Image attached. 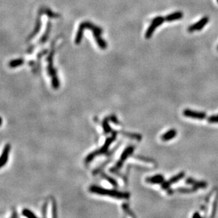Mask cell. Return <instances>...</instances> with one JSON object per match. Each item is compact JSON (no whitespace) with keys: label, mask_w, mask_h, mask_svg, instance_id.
<instances>
[{"label":"cell","mask_w":218,"mask_h":218,"mask_svg":"<svg viewBox=\"0 0 218 218\" xmlns=\"http://www.w3.org/2000/svg\"><path fill=\"white\" fill-rule=\"evenodd\" d=\"M85 29H88L93 32L94 37L96 40L97 45L101 49H106L107 48V43L104 40L101 38V33H103V30L100 28L97 27V26L94 25L93 23H90V22L85 21L81 23L79 27V30L76 33V36L75 42L76 44H79L81 43L82 37H83V30Z\"/></svg>","instance_id":"6da1fadb"},{"label":"cell","mask_w":218,"mask_h":218,"mask_svg":"<svg viewBox=\"0 0 218 218\" xmlns=\"http://www.w3.org/2000/svg\"><path fill=\"white\" fill-rule=\"evenodd\" d=\"M89 191L97 195L115 198L119 200H127L131 197V194L129 192L120 191L116 189H107L95 185L89 187Z\"/></svg>","instance_id":"7a4b0ae2"},{"label":"cell","mask_w":218,"mask_h":218,"mask_svg":"<svg viewBox=\"0 0 218 218\" xmlns=\"http://www.w3.org/2000/svg\"><path fill=\"white\" fill-rule=\"evenodd\" d=\"M116 136H117V133L113 130L112 135L106 140L105 143V144H104V145L103 146V147H102L100 149H97V150L90 153L89 155L87 156L86 158H85V162L86 164H88L90 162H91V161L94 159V158H95V157H97V156L104 155V154L107 153L108 149H109V146H110L111 144L115 140Z\"/></svg>","instance_id":"3957f363"},{"label":"cell","mask_w":218,"mask_h":218,"mask_svg":"<svg viewBox=\"0 0 218 218\" xmlns=\"http://www.w3.org/2000/svg\"><path fill=\"white\" fill-rule=\"evenodd\" d=\"M53 51L51 52L49 55L48 56L47 61L48 63L47 65V72L49 73V75L52 77V87L54 89H57L59 87V81L58 79L57 73H56L55 69L53 67V55H54Z\"/></svg>","instance_id":"277c9868"},{"label":"cell","mask_w":218,"mask_h":218,"mask_svg":"<svg viewBox=\"0 0 218 218\" xmlns=\"http://www.w3.org/2000/svg\"><path fill=\"white\" fill-rule=\"evenodd\" d=\"M165 21V17H155V19L152 21L151 24L150 25L148 29L146 32H145V38H147V39L151 38L152 35H153L154 31H155V29H157L158 26H160L163 24V23Z\"/></svg>","instance_id":"5b68a950"},{"label":"cell","mask_w":218,"mask_h":218,"mask_svg":"<svg viewBox=\"0 0 218 218\" xmlns=\"http://www.w3.org/2000/svg\"><path fill=\"white\" fill-rule=\"evenodd\" d=\"M134 149H135V147L132 145H130V146H129V147H127V148H126L124 150L122 154H121L119 160L115 164V167H114L113 169H111V170H114V171H115V170H118V169H121V167L123 166L124 162L126 160H127V158L130 157L131 154L133 152Z\"/></svg>","instance_id":"8992f818"},{"label":"cell","mask_w":218,"mask_h":218,"mask_svg":"<svg viewBox=\"0 0 218 218\" xmlns=\"http://www.w3.org/2000/svg\"><path fill=\"white\" fill-rule=\"evenodd\" d=\"M183 114L186 117L198 120H203L206 118V113L205 112L196 111L191 109H185L183 111Z\"/></svg>","instance_id":"52a82bcc"},{"label":"cell","mask_w":218,"mask_h":218,"mask_svg":"<svg viewBox=\"0 0 218 218\" xmlns=\"http://www.w3.org/2000/svg\"><path fill=\"white\" fill-rule=\"evenodd\" d=\"M209 21V18L207 17H205L200 20L199 21L196 22V23H194V24L190 26L188 29V31L190 32V33H193V32L196 31H201V30L203 29V27H205V26L208 23Z\"/></svg>","instance_id":"ba28073f"},{"label":"cell","mask_w":218,"mask_h":218,"mask_svg":"<svg viewBox=\"0 0 218 218\" xmlns=\"http://www.w3.org/2000/svg\"><path fill=\"white\" fill-rule=\"evenodd\" d=\"M10 150H11V146H10L9 144H7L4 146V148L2 154H1V160H0V167H1V168H2L7 163L8 159H9Z\"/></svg>","instance_id":"9c48e42d"},{"label":"cell","mask_w":218,"mask_h":218,"mask_svg":"<svg viewBox=\"0 0 218 218\" xmlns=\"http://www.w3.org/2000/svg\"><path fill=\"white\" fill-rule=\"evenodd\" d=\"M145 181L146 183H151V184H162L165 181V179L162 174H156L153 177L146 178Z\"/></svg>","instance_id":"30bf717a"},{"label":"cell","mask_w":218,"mask_h":218,"mask_svg":"<svg viewBox=\"0 0 218 218\" xmlns=\"http://www.w3.org/2000/svg\"><path fill=\"white\" fill-rule=\"evenodd\" d=\"M186 182L188 184L192 185L193 187L196 188V189H205L208 186V183L205 181H199L193 179H191V178H188L186 180Z\"/></svg>","instance_id":"8fae6325"},{"label":"cell","mask_w":218,"mask_h":218,"mask_svg":"<svg viewBox=\"0 0 218 218\" xmlns=\"http://www.w3.org/2000/svg\"><path fill=\"white\" fill-rule=\"evenodd\" d=\"M177 130H176L175 129H171L161 136V140L164 142L171 140L172 139L175 138L176 136H177Z\"/></svg>","instance_id":"7c38bea8"},{"label":"cell","mask_w":218,"mask_h":218,"mask_svg":"<svg viewBox=\"0 0 218 218\" xmlns=\"http://www.w3.org/2000/svg\"><path fill=\"white\" fill-rule=\"evenodd\" d=\"M183 16L184 14L181 12V11H177V12L172 13L171 14L167 15V17H165V21H173L182 19Z\"/></svg>","instance_id":"4fadbf2b"},{"label":"cell","mask_w":218,"mask_h":218,"mask_svg":"<svg viewBox=\"0 0 218 218\" xmlns=\"http://www.w3.org/2000/svg\"><path fill=\"white\" fill-rule=\"evenodd\" d=\"M184 177H185L184 172H180V173H178V174L174 176V177H172L168 181H169V183L172 185V184H173V183H177V182L180 181L181 179H182Z\"/></svg>","instance_id":"5bb4252c"},{"label":"cell","mask_w":218,"mask_h":218,"mask_svg":"<svg viewBox=\"0 0 218 218\" xmlns=\"http://www.w3.org/2000/svg\"><path fill=\"white\" fill-rule=\"evenodd\" d=\"M22 215L26 218H38L35 213L28 208H25L22 210Z\"/></svg>","instance_id":"9a60e30c"},{"label":"cell","mask_w":218,"mask_h":218,"mask_svg":"<svg viewBox=\"0 0 218 218\" xmlns=\"http://www.w3.org/2000/svg\"><path fill=\"white\" fill-rule=\"evenodd\" d=\"M102 177H103L105 180H107L109 183H110L113 186H115V187L118 186V183H117V181H116V180L114 179L113 177H109V176H108L106 174V173H102Z\"/></svg>","instance_id":"2e32d148"},{"label":"cell","mask_w":218,"mask_h":218,"mask_svg":"<svg viewBox=\"0 0 218 218\" xmlns=\"http://www.w3.org/2000/svg\"><path fill=\"white\" fill-rule=\"evenodd\" d=\"M24 60L23 59H17L14 60H12L9 63V66L10 67L14 68L16 67H19V66L23 65Z\"/></svg>","instance_id":"e0dca14e"},{"label":"cell","mask_w":218,"mask_h":218,"mask_svg":"<svg viewBox=\"0 0 218 218\" xmlns=\"http://www.w3.org/2000/svg\"><path fill=\"white\" fill-rule=\"evenodd\" d=\"M197 189H198L193 186V188H179L177 189V191L182 193H191V192H195L196 191H197Z\"/></svg>","instance_id":"ac0fdd59"},{"label":"cell","mask_w":218,"mask_h":218,"mask_svg":"<svg viewBox=\"0 0 218 218\" xmlns=\"http://www.w3.org/2000/svg\"><path fill=\"white\" fill-rule=\"evenodd\" d=\"M122 208L124 210V211L128 215H129V217H131V218H136L135 215H133V213H132V211L131 210V209H130V207H129V205H128V204L124 203L122 205Z\"/></svg>","instance_id":"d6986e66"},{"label":"cell","mask_w":218,"mask_h":218,"mask_svg":"<svg viewBox=\"0 0 218 218\" xmlns=\"http://www.w3.org/2000/svg\"><path fill=\"white\" fill-rule=\"evenodd\" d=\"M52 218H57V207L55 200L52 201Z\"/></svg>","instance_id":"ffe728a7"},{"label":"cell","mask_w":218,"mask_h":218,"mask_svg":"<svg viewBox=\"0 0 218 218\" xmlns=\"http://www.w3.org/2000/svg\"><path fill=\"white\" fill-rule=\"evenodd\" d=\"M208 121L211 123H218V115H211L208 118Z\"/></svg>","instance_id":"44dd1931"},{"label":"cell","mask_w":218,"mask_h":218,"mask_svg":"<svg viewBox=\"0 0 218 218\" xmlns=\"http://www.w3.org/2000/svg\"><path fill=\"white\" fill-rule=\"evenodd\" d=\"M47 203H45L43 205L42 208V215H43V218H47Z\"/></svg>","instance_id":"7402d4cb"},{"label":"cell","mask_w":218,"mask_h":218,"mask_svg":"<svg viewBox=\"0 0 218 218\" xmlns=\"http://www.w3.org/2000/svg\"><path fill=\"white\" fill-rule=\"evenodd\" d=\"M50 26H51V24H50V23H49H49H48V24H47V31H46V34H45V35H47L48 33H49V30H50ZM45 35H44V36L43 38H42V41H43V42L45 41Z\"/></svg>","instance_id":"603a6c76"},{"label":"cell","mask_w":218,"mask_h":218,"mask_svg":"<svg viewBox=\"0 0 218 218\" xmlns=\"http://www.w3.org/2000/svg\"><path fill=\"white\" fill-rule=\"evenodd\" d=\"M192 218H203L201 217V215H200V214L198 213V212H196V213H195L194 214H193V217H192Z\"/></svg>","instance_id":"cb8c5ba5"},{"label":"cell","mask_w":218,"mask_h":218,"mask_svg":"<svg viewBox=\"0 0 218 218\" xmlns=\"http://www.w3.org/2000/svg\"><path fill=\"white\" fill-rule=\"evenodd\" d=\"M13 218H17V217H16V216H15V215H14V216H13Z\"/></svg>","instance_id":"d4e9b609"},{"label":"cell","mask_w":218,"mask_h":218,"mask_svg":"<svg viewBox=\"0 0 218 218\" xmlns=\"http://www.w3.org/2000/svg\"><path fill=\"white\" fill-rule=\"evenodd\" d=\"M217 3H218V0H217Z\"/></svg>","instance_id":"484cf974"},{"label":"cell","mask_w":218,"mask_h":218,"mask_svg":"<svg viewBox=\"0 0 218 218\" xmlns=\"http://www.w3.org/2000/svg\"></svg>","instance_id":"4316f807"}]
</instances>
